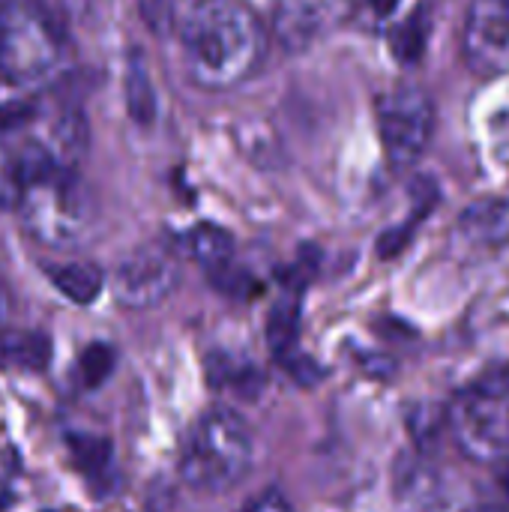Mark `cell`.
I'll return each mask as SVG.
<instances>
[{"instance_id": "cell-1", "label": "cell", "mask_w": 509, "mask_h": 512, "mask_svg": "<svg viewBox=\"0 0 509 512\" xmlns=\"http://www.w3.org/2000/svg\"><path fill=\"white\" fill-rule=\"evenodd\" d=\"M183 60L195 84L228 90L249 78L264 54V27L237 0H198L180 24Z\"/></svg>"}, {"instance_id": "cell-2", "label": "cell", "mask_w": 509, "mask_h": 512, "mask_svg": "<svg viewBox=\"0 0 509 512\" xmlns=\"http://www.w3.org/2000/svg\"><path fill=\"white\" fill-rule=\"evenodd\" d=\"M252 465V435L243 417L231 408H210L192 426L183 453L180 477L195 492H228Z\"/></svg>"}, {"instance_id": "cell-3", "label": "cell", "mask_w": 509, "mask_h": 512, "mask_svg": "<svg viewBox=\"0 0 509 512\" xmlns=\"http://www.w3.org/2000/svg\"><path fill=\"white\" fill-rule=\"evenodd\" d=\"M63 18L45 0L0 3V72L12 84L51 75L66 57Z\"/></svg>"}, {"instance_id": "cell-4", "label": "cell", "mask_w": 509, "mask_h": 512, "mask_svg": "<svg viewBox=\"0 0 509 512\" xmlns=\"http://www.w3.org/2000/svg\"><path fill=\"white\" fill-rule=\"evenodd\" d=\"M447 426L468 459H509V369L462 390L447 408Z\"/></svg>"}, {"instance_id": "cell-5", "label": "cell", "mask_w": 509, "mask_h": 512, "mask_svg": "<svg viewBox=\"0 0 509 512\" xmlns=\"http://www.w3.org/2000/svg\"><path fill=\"white\" fill-rule=\"evenodd\" d=\"M24 228L45 246H72L87 219V195L75 171H57L39 183H30L18 195Z\"/></svg>"}, {"instance_id": "cell-6", "label": "cell", "mask_w": 509, "mask_h": 512, "mask_svg": "<svg viewBox=\"0 0 509 512\" xmlns=\"http://www.w3.org/2000/svg\"><path fill=\"white\" fill-rule=\"evenodd\" d=\"M381 144L393 168H414L435 129V105L417 84H399L378 99Z\"/></svg>"}, {"instance_id": "cell-7", "label": "cell", "mask_w": 509, "mask_h": 512, "mask_svg": "<svg viewBox=\"0 0 509 512\" xmlns=\"http://www.w3.org/2000/svg\"><path fill=\"white\" fill-rule=\"evenodd\" d=\"M180 282L177 258L159 246L147 243L132 249L111 276V291L126 309H153L159 306Z\"/></svg>"}, {"instance_id": "cell-8", "label": "cell", "mask_w": 509, "mask_h": 512, "mask_svg": "<svg viewBox=\"0 0 509 512\" xmlns=\"http://www.w3.org/2000/svg\"><path fill=\"white\" fill-rule=\"evenodd\" d=\"M462 57L474 75L509 72V0H471L462 27Z\"/></svg>"}, {"instance_id": "cell-9", "label": "cell", "mask_w": 509, "mask_h": 512, "mask_svg": "<svg viewBox=\"0 0 509 512\" xmlns=\"http://www.w3.org/2000/svg\"><path fill=\"white\" fill-rule=\"evenodd\" d=\"M393 489L408 512H432L444 501V483L438 468L423 453H405L396 462Z\"/></svg>"}, {"instance_id": "cell-10", "label": "cell", "mask_w": 509, "mask_h": 512, "mask_svg": "<svg viewBox=\"0 0 509 512\" xmlns=\"http://www.w3.org/2000/svg\"><path fill=\"white\" fill-rule=\"evenodd\" d=\"M51 363V339L39 330H0V369L42 372Z\"/></svg>"}, {"instance_id": "cell-11", "label": "cell", "mask_w": 509, "mask_h": 512, "mask_svg": "<svg viewBox=\"0 0 509 512\" xmlns=\"http://www.w3.org/2000/svg\"><path fill=\"white\" fill-rule=\"evenodd\" d=\"M51 285L72 303L78 306H90L102 288H105V276L96 264L90 261H69V264H51L45 267Z\"/></svg>"}, {"instance_id": "cell-12", "label": "cell", "mask_w": 509, "mask_h": 512, "mask_svg": "<svg viewBox=\"0 0 509 512\" xmlns=\"http://www.w3.org/2000/svg\"><path fill=\"white\" fill-rule=\"evenodd\" d=\"M321 24L324 15L318 3L288 0L276 15V36L282 39V45H288V51H303L312 39H318Z\"/></svg>"}, {"instance_id": "cell-13", "label": "cell", "mask_w": 509, "mask_h": 512, "mask_svg": "<svg viewBox=\"0 0 509 512\" xmlns=\"http://www.w3.org/2000/svg\"><path fill=\"white\" fill-rule=\"evenodd\" d=\"M90 141L87 120L78 108H66L54 123H51V150L60 162V168L75 171V165L84 159Z\"/></svg>"}, {"instance_id": "cell-14", "label": "cell", "mask_w": 509, "mask_h": 512, "mask_svg": "<svg viewBox=\"0 0 509 512\" xmlns=\"http://www.w3.org/2000/svg\"><path fill=\"white\" fill-rule=\"evenodd\" d=\"M183 246H186V255L195 258L207 273L231 264V255H234V237L225 228L210 225V222H201L192 231H186Z\"/></svg>"}, {"instance_id": "cell-15", "label": "cell", "mask_w": 509, "mask_h": 512, "mask_svg": "<svg viewBox=\"0 0 509 512\" xmlns=\"http://www.w3.org/2000/svg\"><path fill=\"white\" fill-rule=\"evenodd\" d=\"M297 336H300V291H285L270 315H267V345L273 351V357H285L291 351H297Z\"/></svg>"}, {"instance_id": "cell-16", "label": "cell", "mask_w": 509, "mask_h": 512, "mask_svg": "<svg viewBox=\"0 0 509 512\" xmlns=\"http://www.w3.org/2000/svg\"><path fill=\"white\" fill-rule=\"evenodd\" d=\"M207 378L213 387L234 390L246 399H255L264 387V375L258 372V366H252L249 360L228 357V354H216L207 360Z\"/></svg>"}, {"instance_id": "cell-17", "label": "cell", "mask_w": 509, "mask_h": 512, "mask_svg": "<svg viewBox=\"0 0 509 512\" xmlns=\"http://www.w3.org/2000/svg\"><path fill=\"white\" fill-rule=\"evenodd\" d=\"M462 231L483 243L509 240V201H480L462 213Z\"/></svg>"}, {"instance_id": "cell-18", "label": "cell", "mask_w": 509, "mask_h": 512, "mask_svg": "<svg viewBox=\"0 0 509 512\" xmlns=\"http://www.w3.org/2000/svg\"><path fill=\"white\" fill-rule=\"evenodd\" d=\"M126 111L138 126H150L156 120V90L147 72L144 57L135 51L126 66Z\"/></svg>"}, {"instance_id": "cell-19", "label": "cell", "mask_w": 509, "mask_h": 512, "mask_svg": "<svg viewBox=\"0 0 509 512\" xmlns=\"http://www.w3.org/2000/svg\"><path fill=\"white\" fill-rule=\"evenodd\" d=\"M69 450H72L75 465H78L87 477L96 480V477L111 474V459H114L111 441L93 438V435H69Z\"/></svg>"}, {"instance_id": "cell-20", "label": "cell", "mask_w": 509, "mask_h": 512, "mask_svg": "<svg viewBox=\"0 0 509 512\" xmlns=\"http://www.w3.org/2000/svg\"><path fill=\"white\" fill-rule=\"evenodd\" d=\"M114 366H117V351H114V345H108V342H93V345H87V348L81 351V357H78V381H81V387H84V390L102 387V384L111 378Z\"/></svg>"}, {"instance_id": "cell-21", "label": "cell", "mask_w": 509, "mask_h": 512, "mask_svg": "<svg viewBox=\"0 0 509 512\" xmlns=\"http://www.w3.org/2000/svg\"><path fill=\"white\" fill-rule=\"evenodd\" d=\"M426 39H429V24H426V15L423 12H414L408 21H402L390 42H393V54L402 60V63H417L423 48H426Z\"/></svg>"}, {"instance_id": "cell-22", "label": "cell", "mask_w": 509, "mask_h": 512, "mask_svg": "<svg viewBox=\"0 0 509 512\" xmlns=\"http://www.w3.org/2000/svg\"><path fill=\"white\" fill-rule=\"evenodd\" d=\"M279 366L297 381V384H303V387H312L318 378H321V369H318V363L312 360V357H306V354H300V351H291V354H285V357H279Z\"/></svg>"}, {"instance_id": "cell-23", "label": "cell", "mask_w": 509, "mask_h": 512, "mask_svg": "<svg viewBox=\"0 0 509 512\" xmlns=\"http://www.w3.org/2000/svg\"><path fill=\"white\" fill-rule=\"evenodd\" d=\"M210 282H213L219 291H225V294H234V297H243V294L255 291V282H252L246 273L234 270L231 264H225V267L213 270V273H210Z\"/></svg>"}, {"instance_id": "cell-24", "label": "cell", "mask_w": 509, "mask_h": 512, "mask_svg": "<svg viewBox=\"0 0 509 512\" xmlns=\"http://www.w3.org/2000/svg\"><path fill=\"white\" fill-rule=\"evenodd\" d=\"M441 423H447V414H438V411H423V408H417L414 411V417H408V429H411V435L417 438V441H426L432 432H438V426Z\"/></svg>"}, {"instance_id": "cell-25", "label": "cell", "mask_w": 509, "mask_h": 512, "mask_svg": "<svg viewBox=\"0 0 509 512\" xmlns=\"http://www.w3.org/2000/svg\"><path fill=\"white\" fill-rule=\"evenodd\" d=\"M30 114H33V108L27 102H6L0 108V129H15V126L27 123Z\"/></svg>"}, {"instance_id": "cell-26", "label": "cell", "mask_w": 509, "mask_h": 512, "mask_svg": "<svg viewBox=\"0 0 509 512\" xmlns=\"http://www.w3.org/2000/svg\"><path fill=\"white\" fill-rule=\"evenodd\" d=\"M249 512H291V507H288V501H285V495H282L279 489H270V492H264V495L252 504V510Z\"/></svg>"}, {"instance_id": "cell-27", "label": "cell", "mask_w": 509, "mask_h": 512, "mask_svg": "<svg viewBox=\"0 0 509 512\" xmlns=\"http://www.w3.org/2000/svg\"><path fill=\"white\" fill-rule=\"evenodd\" d=\"M18 195H21L18 183H15L12 177H0V207H6V204L18 201Z\"/></svg>"}, {"instance_id": "cell-28", "label": "cell", "mask_w": 509, "mask_h": 512, "mask_svg": "<svg viewBox=\"0 0 509 512\" xmlns=\"http://www.w3.org/2000/svg\"><path fill=\"white\" fill-rule=\"evenodd\" d=\"M9 315H12V291H9V285L0 279V324H6Z\"/></svg>"}, {"instance_id": "cell-29", "label": "cell", "mask_w": 509, "mask_h": 512, "mask_svg": "<svg viewBox=\"0 0 509 512\" xmlns=\"http://www.w3.org/2000/svg\"><path fill=\"white\" fill-rule=\"evenodd\" d=\"M375 9H378V15H390L396 9V0H375Z\"/></svg>"}, {"instance_id": "cell-30", "label": "cell", "mask_w": 509, "mask_h": 512, "mask_svg": "<svg viewBox=\"0 0 509 512\" xmlns=\"http://www.w3.org/2000/svg\"><path fill=\"white\" fill-rule=\"evenodd\" d=\"M465 512H509L507 507H501V504H477V507H471V510Z\"/></svg>"}, {"instance_id": "cell-31", "label": "cell", "mask_w": 509, "mask_h": 512, "mask_svg": "<svg viewBox=\"0 0 509 512\" xmlns=\"http://www.w3.org/2000/svg\"><path fill=\"white\" fill-rule=\"evenodd\" d=\"M498 480L504 483V489L509 492V462L507 459H504V462H501V468H498Z\"/></svg>"}]
</instances>
